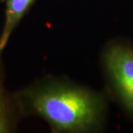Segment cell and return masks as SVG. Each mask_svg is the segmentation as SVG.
I'll list each match as a JSON object with an SVG mask.
<instances>
[{
    "mask_svg": "<svg viewBox=\"0 0 133 133\" xmlns=\"http://www.w3.org/2000/svg\"><path fill=\"white\" fill-rule=\"evenodd\" d=\"M20 111L43 118L54 132H89L102 123L104 100L96 92L60 81H45L17 94Z\"/></svg>",
    "mask_w": 133,
    "mask_h": 133,
    "instance_id": "1",
    "label": "cell"
},
{
    "mask_svg": "<svg viewBox=\"0 0 133 133\" xmlns=\"http://www.w3.org/2000/svg\"><path fill=\"white\" fill-rule=\"evenodd\" d=\"M5 1L4 23L0 36V57L13 31L36 0H3Z\"/></svg>",
    "mask_w": 133,
    "mask_h": 133,
    "instance_id": "3",
    "label": "cell"
},
{
    "mask_svg": "<svg viewBox=\"0 0 133 133\" xmlns=\"http://www.w3.org/2000/svg\"><path fill=\"white\" fill-rule=\"evenodd\" d=\"M1 1H3V0H1Z\"/></svg>",
    "mask_w": 133,
    "mask_h": 133,
    "instance_id": "5",
    "label": "cell"
},
{
    "mask_svg": "<svg viewBox=\"0 0 133 133\" xmlns=\"http://www.w3.org/2000/svg\"><path fill=\"white\" fill-rule=\"evenodd\" d=\"M104 62L118 99L133 113V50L124 45H111L106 49Z\"/></svg>",
    "mask_w": 133,
    "mask_h": 133,
    "instance_id": "2",
    "label": "cell"
},
{
    "mask_svg": "<svg viewBox=\"0 0 133 133\" xmlns=\"http://www.w3.org/2000/svg\"><path fill=\"white\" fill-rule=\"evenodd\" d=\"M10 111L8 107L6 96L4 92V87L0 79V133L8 132L10 129Z\"/></svg>",
    "mask_w": 133,
    "mask_h": 133,
    "instance_id": "4",
    "label": "cell"
}]
</instances>
